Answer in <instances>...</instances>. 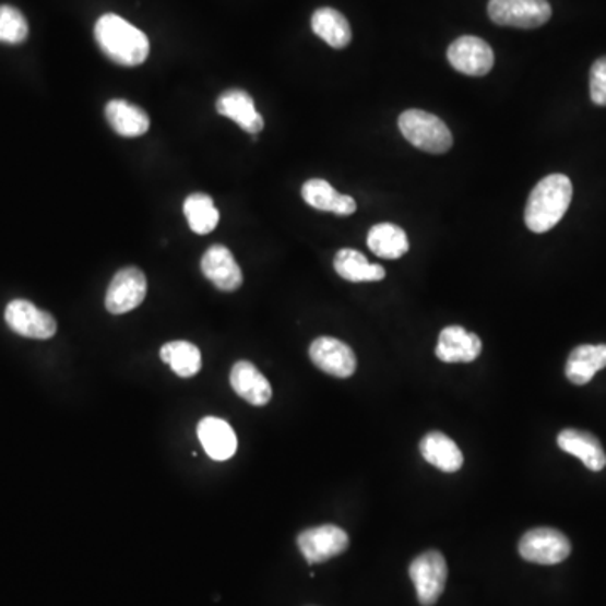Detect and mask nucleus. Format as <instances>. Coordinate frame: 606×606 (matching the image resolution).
<instances>
[{"mask_svg": "<svg viewBox=\"0 0 606 606\" xmlns=\"http://www.w3.org/2000/svg\"><path fill=\"white\" fill-rule=\"evenodd\" d=\"M419 452H421L423 459L444 474H453L462 468V450L452 438L441 431H430L427 437L423 438L419 443Z\"/></svg>", "mask_w": 606, "mask_h": 606, "instance_id": "obj_19", "label": "nucleus"}, {"mask_svg": "<svg viewBox=\"0 0 606 606\" xmlns=\"http://www.w3.org/2000/svg\"><path fill=\"white\" fill-rule=\"evenodd\" d=\"M573 199V185L565 174H551L537 182L525 204V226L533 233H548L565 216Z\"/></svg>", "mask_w": 606, "mask_h": 606, "instance_id": "obj_2", "label": "nucleus"}, {"mask_svg": "<svg viewBox=\"0 0 606 606\" xmlns=\"http://www.w3.org/2000/svg\"><path fill=\"white\" fill-rule=\"evenodd\" d=\"M164 363L180 378H192L202 368L201 350L188 341H174L161 349Z\"/></svg>", "mask_w": 606, "mask_h": 606, "instance_id": "obj_25", "label": "nucleus"}, {"mask_svg": "<svg viewBox=\"0 0 606 606\" xmlns=\"http://www.w3.org/2000/svg\"><path fill=\"white\" fill-rule=\"evenodd\" d=\"M29 34L26 17L11 5H0V43L21 45Z\"/></svg>", "mask_w": 606, "mask_h": 606, "instance_id": "obj_27", "label": "nucleus"}, {"mask_svg": "<svg viewBox=\"0 0 606 606\" xmlns=\"http://www.w3.org/2000/svg\"><path fill=\"white\" fill-rule=\"evenodd\" d=\"M368 247L376 257L384 260H397L408 253V236L400 226L381 223L369 229Z\"/></svg>", "mask_w": 606, "mask_h": 606, "instance_id": "obj_24", "label": "nucleus"}, {"mask_svg": "<svg viewBox=\"0 0 606 606\" xmlns=\"http://www.w3.org/2000/svg\"><path fill=\"white\" fill-rule=\"evenodd\" d=\"M201 270L204 276L219 290L235 292L242 285L241 266L238 265L231 251L223 245H213L204 253L201 260Z\"/></svg>", "mask_w": 606, "mask_h": 606, "instance_id": "obj_12", "label": "nucleus"}, {"mask_svg": "<svg viewBox=\"0 0 606 606\" xmlns=\"http://www.w3.org/2000/svg\"><path fill=\"white\" fill-rule=\"evenodd\" d=\"M310 359L320 371L346 379L356 372L357 359L347 344L334 337H319L310 346Z\"/></svg>", "mask_w": 606, "mask_h": 606, "instance_id": "obj_11", "label": "nucleus"}, {"mask_svg": "<svg viewBox=\"0 0 606 606\" xmlns=\"http://www.w3.org/2000/svg\"><path fill=\"white\" fill-rule=\"evenodd\" d=\"M95 37L104 55L120 67H140L151 52L148 37L117 14H105L96 21Z\"/></svg>", "mask_w": 606, "mask_h": 606, "instance_id": "obj_1", "label": "nucleus"}, {"mask_svg": "<svg viewBox=\"0 0 606 606\" xmlns=\"http://www.w3.org/2000/svg\"><path fill=\"white\" fill-rule=\"evenodd\" d=\"M559 449L577 456L592 472H599L606 467V453L595 435L589 431L562 430L558 437Z\"/></svg>", "mask_w": 606, "mask_h": 606, "instance_id": "obj_17", "label": "nucleus"}, {"mask_svg": "<svg viewBox=\"0 0 606 606\" xmlns=\"http://www.w3.org/2000/svg\"><path fill=\"white\" fill-rule=\"evenodd\" d=\"M487 11L492 23L519 29H536L552 15L548 0H490Z\"/></svg>", "mask_w": 606, "mask_h": 606, "instance_id": "obj_4", "label": "nucleus"}, {"mask_svg": "<svg viewBox=\"0 0 606 606\" xmlns=\"http://www.w3.org/2000/svg\"><path fill=\"white\" fill-rule=\"evenodd\" d=\"M447 58L456 71L467 76H485L496 61L489 43L477 36H462L453 40Z\"/></svg>", "mask_w": 606, "mask_h": 606, "instance_id": "obj_9", "label": "nucleus"}, {"mask_svg": "<svg viewBox=\"0 0 606 606\" xmlns=\"http://www.w3.org/2000/svg\"><path fill=\"white\" fill-rule=\"evenodd\" d=\"M185 214L192 231L207 235L216 229L219 223V211L214 206L211 195L194 192L185 201Z\"/></svg>", "mask_w": 606, "mask_h": 606, "instance_id": "obj_26", "label": "nucleus"}, {"mask_svg": "<svg viewBox=\"0 0 606 606\" xmlns=\"http://www.w3.org/2000/svg\"><path fill=\"white\" fill-rule=\"evenodd\" d=\"M312 29L320 39L335 49L346 48L353 40L349 21L335 9H317L312 15Z\"/></svg>", "mask_w": 606, "mask_h": 606, "instance_id": "obj_22", "label": "nucleus"}, {"mask_svg": "<svg viewBox=\"0 0 606 606\" xmlns=\"http://www.w3.org/2000/svg\"><path fill=\"white\" fill-rule=\"evenodd\" d=\"M198 438L204 452L217 462L231 459L238 449V440L231 425L214 416H207L199 421Z\"/></svg>", "mask_w": 606, "mask_h": 606, "instance_id": "obj_15", "label": "nucleus"}, {"mask_svg": "<svg viewBox=\"0 0 606 606\" xmlns=\"http://www.w3.org/2000/svg\"><path fill=\"white\" fill-rule=\"evenodd\" d=\"M298 548L310 565L329 561L349 548V536L337 525L325 524L304 531L297 537Z\"/></svg>", "mask_w": 606, "mask_h": 606, "instance_id": "obj_8", "label": "nucleus"}, {"mask_svg": "<svg viewBox=\"0 0 606 606\" xmlns=\"http://www.w3.org/2000/svg\"><path fill=\"white\" fill-rule=\"evenodd\" d=\"M590 96L598 107H606V56L596 59L590 71Z\"/></svg>", "mask_w": 606, "mask_h": 606, "instance_id": "obj_28", "label": "nucleus"}, {"mask_svg": "<svg viewBox=\"0 0 606 606\" xmlns=\"http://www.w3.org/2000/svg\"><path fill=\"white\" fill-rule=\"evenodd\" d=\"M435 353L443 363H472L480 356L482 341L460 325H450L440 332Z\"/></svg>", "mask_w": 606, "mask_h": 606, "instance_id": "obj_14", "label": "nucleus"}, {"mask_svg": "<svg viewBox=\"0 0 606 606\" xmlns=\"http://www.w3.org/2000/svg\"><path fill=\"white\" fill-rule=\"evenodd\" d=\"M447 574L449 570L441 552L425 551L413 559L409 565V578L423 606H433L438 602L447 583Z\"/></svg>", "mask_w": 606, "mask_h": 606, "instance_id": "obj_6", "label": "nucleus"}, {"mask_svg": "<svg viewBox=\"0 0 606 606\" xmlns=\"http://www.w3.org/2000/svg\"><path fill=\"white\" fill-rule=\"evenodd\" d=\"M5 322L15 334L27 338L46 341L58 331L55 317L45 310L37 309L27 300H12L5 309Z\"/></svg>", "mask_w": 606, "mask_h": 606, "instance_id": "obj_10", "label": "nucleus"}, {"mask_svg": "<svg viewBox=\"0 0 606 606\" xmlns=\"http://www.w3.org/2000/svg\"><path fill=\"white\" fill-rule=\"evenodd\" d=\"M606 368V344L578 346L566 363V378L583 387L592 381L596 372Z\"/></svg>", "mask_w": 606, "mask_h": 606, "instance_id": "obj_21", "label": "nucleus"}, {"mask_svg": "<svg viewBox=\"0 0 606 606\" xmlns=\"http://www.w3.org/2000/svg\"><path fill=\"white\" fill-rule=\"evenodd\" d=\"M105 117L111 129L121 136H140L151 129L147 111L127 99H111L105 107Z\"/></svg>", "mask_w": 606, "mask_h": 606, "instance_id": "obj_20", "label": "nucleus"}, {"mask_svg": "<svg viewBox=\"0 0 606 606\" xmlns=\"http://www.w3.org/2000/svg\"><path fill=\"white\" fill-rule=\"evenodd\" d=\"M397 126L404 139L419 151L444 154L452 148V132L437 115L412 108L400 115Z\"/></svg>", "mask_w": 606, "mask_h": 606, "instance_id": "obj_3", "label": "nucleus"}, {"mask_svg": "<svg viewBox=\"0 0 606 606\" xmlns=\"http://www.w3.org/2000/svg\"><path fill=\"white\" fill-rule=\"evenodd\" d=\"M145 295H147V276L136 266H127L117 272L111 280L105 295V307L108 312L121 316L136 309L145 300Z\"/></svg>", "mask_w": 606, "mask_h": 606, "instance_id": "obj_7", "label": "nucleus"}, {"mask_svg": "<svg viewBox=\"0 0 606 606\" xmlns=\"http://www.w3.org/2000/svg\"><path fill=\"white\" fill-rule=\"evenodd\" d=\"M334 269L338 276L347 282H381L387 276V270L381 265H372L360 251L344 248L334 258Z\"/></svg>", "mask_w": 606, "mask_h": 606, "instance_id": "obj_23", "label": "nucleus"}, {"mask_svg": "<svg viewBox=\"0 0 606 606\" xmlns=\"http://www.w3.org/2000/svg\"><path fill=\"white\" fill-rule=\"evenodd\" d=\"M233 390L242 400L253 404V406H265L272 400V387L269 379L258 371L254 364L248 360H239L231 369Z\"/></svg>", "mask_w": 606, "mask_h": 606, "instance_id": "obj_16", "label": "nucleus"}, {"mask_svg": "<svg viewBox=\"0 0 606 606\" xmlns=\"http://www.w3.org/2000/svg\"><path fill=\"white\" fill-rule=\"evenodd\" d=\"M301 198L313 210L328 211L337 216H350L357 210L356 201L350 195L341 194L323 179L307 180L301 188Z\"/></svg>", "mask_w": 606, "mask_h": 606, "instance_id": "obj_18", "label": "nucleus"}, {"mask_svg": "<svg viewBox=\"0 0 606 606\" xmlns=\"http://www.w3.org/2000/svg\"><path fill=\"white\" fill-rule=\"evenodd\" d=\"M519 555L534 565H559L571 555V543L561 531L537 527L522 536Z\"/></svg>", "mask_w": 606, "mask_h": 606, "instance_id": "obj_5", "label": "nucleus"}, {"mask_svg": "<svg viewBox=\"0 0 606 606\" xmlns=\"http://www.w3.org/2000/svg\"><path fill=\"white\" fill-rule=\"evenodd\" d=\"M217 114L231 118L242 130L257 139L258 133L265 127V120L254 107L253 98L245 90H228L217 98Z\"/></svg>", "mask_w": 606, "mask_h": 606, "instance_id": "obj_13", "label": "nucleus"}]
</instances>
